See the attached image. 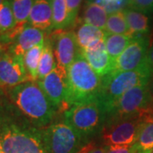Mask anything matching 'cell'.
Returning <instances> with one entry per match:
<instances>
[{"label": "cell", "mask_w": 153, "mask_h": 153, "mask_svg": "<svg viewBox=\"0 0 153 153\" xmlns=\"http://www.w3.org/2000/svg\"><path fill=\"white\" fill-rule=\"evenodd\" d=\"M0 150L2 153H48L42 128L26 119L5 95L0 98Z\"/></svg>", "instance_id": "6da1fadb"}, {"label": "cell", "mask_w": 153, "mask_h": 153, "mask_svg": "<svg viewBox=\"0 0 153 153\" xmlns=\"http://www.w3.org/2000/svg\"><path fill=\"white\" fill-rule=\"evenodd\" d=\"M5 97L21 114L38 128L49 126L55 116V107L38 82H23L9 89Z\"/></svg>", "instance_id": "7a4b0ae2"}, {"label": "cell", "mask_w": 153, "mask_h": 153, "mask_svg": "<svg viewBox=\"0 0 153 153\" xmlns=\"http://www.w3.org/2000/svg\"><path fill=\"white\" fill-rule=\"evenodd\" d=\"M101 85L102 77L79 52L66 73V108L99 99Z\"/></svg>", "instance_id": "3957f363"}, {"label": "cell", "mask_w": 153, "mask_h": 153, "mask_svg": "<svg viewBox=\"0 0 153 153\" xmlns=\"http://www.w3.org/2000/svg\"><path fill=\"white\" fill-rule=\"evenodd\" d=\"M152 103L150 83L133 88L115 103L106 115L105 122L140 118L149 123L152 119Z\"/></svg>", "instance_id": "277c9868"}, {"label": "cell", "mask_w": 153, "mask_h": 153, "mask_svg": "<svg viewBox=\"0 0 153 153\" xmlns=\"http://www.w3.org/2000/svg\"><path fill=\"white\" fill-rule=\"evenodd\" d=\"M152 69L122 71L102 77V85L99 100L104 105L106 115L115 103L133 88L150 83Z\"/></svg>", "instance_id": "5b68a950"}, {"label": "cell", "mask_w": 153, "mask_h": 153, "mask_svg": "<svg viewBox=\"0 0 153 153\" xmlns=\"http://www.w3.org/2000/svg\"><path fill=\"white\" fill-rule=\"evenodd\" d=\"M105 119L106 112L99 99L73 105L64 114L66 124L73 128L85 139L101 131Z\"/></svg>", "instance_id": "8992f818"}, {"label": "cell", "mask_w": 153, "mask_h": 153, "mask_svg": "<svg viewBox=\"0 0 153 153\" xmlns=\"http://www.w3.org/2000/svg\"><path fill=\"white\" fill-rule=\"evenodd\" d=\"M48 153H78L86 139L66 123H52L42 128Z\"/></svg>", "instance_id": "52a82bcc"}, {"label": "cell", "mask_w": 153, "mask_h": 153, "mask_svg": "<svg viewBox=\"0 0 153 153\" xmlns=\"http://www.w3.org/2000/svg\"><path fill=\"white\" fill-rule=\"evenodd\" d=\"M145 121L140 118H128L107 121L100 131L105 146H134L136 143Z\"/></svg>", "instance_id": "ba28073f"}, {"label": "cell", "mask_w": 153, "mask_h": 153, "mask_svg": "<svg viewBox=\"0 0 153 153\" xmlns=\"http://www.w3.org/2000/svg\"><path fill=\"white\" fill-rule=\"evenodd\" d=\"M148 43L144 36H136L116 60L111 73L152 69L148 59ZM153 71V70H152Z\"/></svg>", "instance_id": "9c48e42d"}, {"label": "cell", "mask_w": 153, "mask_h": 153, "mask_svg": "<svg viewBox=\"0 0 153 153\" xmlns=\"http://www.w3.org/2000/svg\"><path fill=\"white\" fill-rule=\"evenodd\" d=\"M54 54L56 66L65 73L76 60L79 54V48L74 31L56 30L49 35Z\"/></svg>", "instance_id": "30bf717a"}, {"label": "cell", "mask_w": 153, "mask_h": 153, "mask_svg": "<svg viewBox=\"0 0 153 153\" xmlns=\"http://www.w3.org/2000/svg\"><path fill=\"white\" fill-rule=\"evenodd\" d=\"M29 81L31 79L25 67L24 57L16 56L9 51L5 53L0 60V89L4 94L12 88Z\"/></svg>", "instance_id": "8fae6325"}, {"label": "cell", "mask_w": 153, "mask_h": 153, "mask_svg": "<svg viewBox=\"0 0 153 153\" xmlns=\"http://www.w3.org/2000/svg\"><path fill=\"white\" fill-rule=\"evenodd\" d=\"M37 82L55 108L66 107V73L56 66L44 79Z\"/></svg>", "instance_id": "7c38bea8"}, {"label": "cell", "mask_w": 153, "mask_h": 153, "mask_svg": "<svg viewBox=\"0 0 153 153\" xmlns=\"http://www.w3.org/2000/svg\"><path fill=\"white\" fill-rule=\"evenodd\" d=\"M105 38L96 41L86 49H79L83 58L101 77L109 74L113 70L114 66V63L110 58L106 50Z\"/></svg>", "instance_id": "4fadbf2b"}, {"label": "cell", "mask_w": 153, "mask_h": 153, "mask_svg": "<svg viewBox=\"0 0 153 153\" xmlns=\"http://www.w3.org/2000/svg\"><path fill=\"white\" fill-rule=\"evenodd\" d=\"M44 41L45 33L27 24L15 38L9 48V52L16 56L24 57L29 49L38 44H44Z\"/></svg>", "instance_id": "5bb4252c"}, {"label": "cell", "mask_w": 153, "mask_h": 153, "mask_svg": "<svg viewBox=\"0 0 153 153\" xmlns=\"http://www.w3.org/2000/svg\"><path fill=\"white\" fill-rule=\"evenodd\" d=\"M27 24L44 33L52 31L53 13L51 0H33Z\"/></svg>", "instance_id": "9a60e30c"}, {"label": "cell", "mask_w": 153, "mask_h": 153, "mask_svg": "<svg viewBox=\"0 0 153 153\" xmlns=\"http://www.w3.org/2000/svg\"><path fill=\"white\" fill-rule=\"evenodd\" d=\"M107 17V11L102 4L97 2L87 1L83 8L82 15L84 23L89 24L101 30H105Z\"/></svg>", "instance_id": "2e32d148"}, {"label": "cell", "mask_w": 153, "mask_h": 153, "mask_svg": "<svg viewBox=\"0 0 153 153\" xmlns=\"http://www.w3.org/2000/svg\"><path fill=\"white\" fill-rule=\"evenodd\" d=\"M75 34L78 48L79 49H83L96 41L105 38L108 33L105 30H101L87 23H83L78 27Z\"/></svg>", "instance_id": "e0dca14e"}, {"label": "cell", "mask_w": 153, "mask_h": 153, "mask_svg": "<svg viewBox=\"0 0 153 153\" xmlns=\"http://www.w3.org/2000/svg\"><path fill=\"white\" fill-rule=\"evenodd\" d=\"M127 24L133 37L144 36L150 30L149 19L145 13L132 9L124 10Z\"/></svg>", "instance_id": "ac0fdd59"}, {"label": "cell", "mask_w": 153, "mask_h": 153, "mask_svg": "<svg viewBox=\"0 0 153 153\" xmlns=\"http://www.w3.org/2000/svg\"><path fill=\"white\" fill-rule=\"evenodd\" d=\"M56 67V60H55V54L52 47L51 41L49 36L45 37L44 48L41 55L38 69V81L44 79Z\"/></svg>", "instance_id": "d6986e66"}, {"label": "cell", "mask_w": 153, "mask_h": 153, "mask_svg": "<svg viewBox=\"0 0 153 153\" xmlns=\"http://www.w3.org/2000/svg\"><path fill=\"white\" fill-rule=\"evenodd\" d=\"M132 39V37L127 35L107 34L105 38V46L110 58L111 59L113 63H115L116 60L129 45Z\"/></svg>", "instance_id": "ffe728a7"}, {"label": "cell", "mask_w": 153, "mask_h": 153, "mask_svg": "<svg viewBox=\"0 0 153 153\" xmlns=\"http://www.w3.org/2000/svg\"><path fill=\"white\" fill-rule=\"evenodd\" d=\"M105 31L108 34L127 35L134 38L128 27L124 11L122 10L110 13L107 17Z\"/></svg>", "instance_id": "44dd1931"}, {"label": "cell", "mask_w": 153, "mask_h": 153, "mask_svg": "<svg viewBox=\"0 0 153 153\" xmlns=\"http://www.w3.org/2000/svg\"><path fill=\"white\" fill-rule=\"evenodd\" d=\"M44 48V44H40L30 49L24 55V64L31 81H38V69L41 55Z\"/></svg>", "instance_id": "7402d4cb"}, {"label": "cell", "mask_w": 153, "mask_h": 153, "mask_svg": "<svg viewBox=\"0 0 153 153\" xmlns=\"http://www.w3.org/2000/svg\"><path fill=\"white\" fill-rule=\"evenodd\" d=\"M53 13V31L70 27L69 15L66 0H51Z\"/></svg>", "instance_id": "603a6c76"}, {"label": "cell", "mask_w": 153, "mask_h": 153, "mask_svg": "<svg viewBox=\"0 0 153 153\" xmlns=\"http://www.w3.org/2000/svg\"><path fill=\"white\" fill-rule=\"evenodd\" d=\"M10 4L16 27L24 28L27 25L33 0H10Z\"/></svg>", "instance_id": "cb8c5ba5"}, {"label": "cell", "mask_w": 153, "mask_h": 153, "mask_svg": "<svg viewBox=\"0 0 153 153\" xmlns=\"http://www.w3.org/2000/svg\"><path fill=\"white\" fill-rule=\"evenodd\" d=\"M16 26L10 0H4L0 5V36L10 33Z\"/></svg>", "instance_id": "d4e9b609"}, {"label": "cell", "mask_w": 153, "mask_h": 153, "mask_svg": "<svg viewBox=\"0 0 153 153\" xmlns=\"http://www.w3.org/2000/svg\"><path fill=\"white\" fill-rule=\"evenodd\" d=\"M137 153H152L153 151V122L143 126L134 144Z\"/></svg>", "instance_id": "484cf974"}, {"label": "cell", "mask_w": 153, "mask_h": 153, "mask_svg": "<svg viewBox=\"0 0 153 153\" xmlns=\"http://www.w3.org/2000/svg\"><path fill=\"white\" fill-rule=\"evenodd\" d=\"M129 9L140 11L143 13H150L153 10V0H128Z\"/></svg>", "instance_id": "4316f807"}, {"label": "cell", "mask_w": 153, "mask_h": 153, "mask_svg": "<svg viewBox=\"0 0 153 153\" xmlns=\"http://www.w3.org/2000/svg\"><path fill=\"white\" fill-rule=\"evenodd\" d=\"M82 0H66L67 10L69 15V21H70V27H72L76 21V17L81 7Z\"/></svg>", "instance_id": "83f0119b"}, {"label": "cell", "mask_w": 153, "mask_h": 153, "mask_svg": "<svg viewBox=\"0 0 153 153\" xmlns=\"http://www.w3.org/2000/svg\"><path fill=\"white\" fill-rule=\"evenodd\" d=\"M105 153H137L135 146H105Z\"/></svg>", "instance_id": "f1b7e54d"}, {"label": "cell", "mask_w": 153, "mask_h": 153, "mask_svg": "<svg viewBox=\"0 0 153 153\" xmlns=\"http://www.w3.org/2000/svg\"><path fill=\"white\" fill-rule=\"evenodd\" d=\"M102 5L104 6L105 9L107 12L112 13L115 11L120 10L119 9L123 4V0H101Z\"/></svg>", "instance_id": "f546056e"}, {"label": "cell", "mask_w": 153, "mask_h": 153, "mask_svg": "<svg viewBox=\"0 0 153 153\" xmlns=\"http://www.w3.org/2000/svg\"><path fill=\"white\" fill-rule=\"evenodd\" d=\"M78 153H105V146L95 147L92 143L85 145Z\"/></svg>", "instance_id": "4dcf8cb0"}, {"label": "cell", "mask_w": 153, "mask_h": 153, "mask_svg": "<svg viewBox=\"0 0 153 153\" xmlns=\"http://www.w3.org/2000/svg\"><path fill=\"white\" fill-rule=\"evenodd\" d=\"M9 48L10 47L3 41L2 38L0 37V60L4 57L5 53H7L9 51Z\"/></svg>", "instance_id": "1f68e13d"}, {"label": "cell", "mask_w": 153, "mask_h": 153, "mask_svg": "<svg viewBox=\"0 0 153 153\" xmlns=\"http://www.w3.org/2000/svg\"><path fill=\"white\" fill-rule=\"evenodd\" d=\"M148 59H149L150 65H151V66H152V68L153 70V43L150 46L149 50H148Z\"/></svg>", "instance_id": "d6a6232c"}, {"label": "cell", "mask_w": 153, "mask_h": 153, "mask_svg": "<svg viewBox=\"0 0 153 153\" xmlns=\"http://www.w3.org/2000/svg\"><path fill=\"white\" fill-rule=\"evenodd\" d=\"M150 87H151V92H152V101H153V77L152 80V83H150ZM153 122V103H152V119H151V123Z\"/></svg>", "instance_id": "836d02e7"}, {"label": "cell", "mask_w": 153, "mask_h": 153, "mask_svg": "<svg viewBox=\"0 0 153 153\" xmlns=\"http://www.w3.org/2000/svg\"><path fill=\"white\" fill-rule=\"evenodd\" d=\"M3 95H4V92H3V91H2V90L0 89V98H1V97H2Z\"/></svg>", "instance_id": "e575fe53"}, {"label": "cell", "mask_w": 153, "mask_h": 153, "mask_svg": "<svg viewBox=\"0 0 153 153\" xmlns=\"http://www.w3.org/2000/svg\"><path fill=\"white\" fill-rule=\"evenodd\" d=\"M3 2H4V0H0V5H1V4H2Z\"/></svg>", "instance_id": "d590c367"}, {"label": "cell", "mask_w": 153, "mask_h": 153, "mask_svg": "<svg viewBox=\"0 0 153 153\" xmlns=\"http://www.w3.org/2000/svg\"><path fill=\"white\" fill-rule=\"evenodd\" d=\"M0 153H2V152H1V150H0Z\"/></svg>", "instance_id": "8d00e7d4"}, {"label": "cell", "mask_w": 153, "mask_h": 153, "mask_svg": "<svg viewBox=\"0 0 153 153\" xmlns=\"http://www.w3.org/2000/svg\"><path fill=\"white\" fill-rule=\"evenodd\" d=\"M152 153H153V151H152Z\"/></svg>", "instance_id": "74e56055"}]
</instances>
